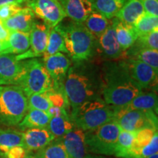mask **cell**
<instances>
[{
  "label": "cell",
  "mask_w": 158,
  "mask_h": 158,
  "mask_svg": "<svg viewBox=\"0 0 158 158\" xmlns=\"http://www.w3.org/2000/svg\"><path fill=\"white\" fill-rule=\"evenodd\" d=\"M64 90L72 109L88 100L102 98L100 67L90 60L72 63L65 78Z\"/></svg>",
  "instance_id": "6da1fadb"
},
{
  "label": "cell",
  "mask_w": 158,
  "mask_h": 158,
  "mask_svg": "<svg viewBox=\"0 0 158 158\" xmlns=\"http://www.w3.org/2000/svg\"><path fill=\"white\" fill-rule=\"evenodd\" d=\"M100 68L102 98L109 106H126L143 91L130 76L125 60L104 61Z\"/></svg>",
  "instance_id": "7a4b0ae2"
},
{
  "label": "cell",
  "mask_w": 158,
  "mask_h": 158,
  "mask_svg": "<svg viewBox=\"0 0 158 158\" xmlns=\"http://www.w3.org/2000/svg\"><path fill=\"white\" fill-rule=\"evenodd\" d=\"M54 29L62 35L67 54L73 62L90 60L96 52V38L83 23L68 21L56 26Z\"/></svg>",
  "instance_id": "3957f363"
},
{
  "label": "cell",
  "mask_w": 158,
  "mask_h": 158,
  "mask_svg": "<svg viewBox=\"0 0 158 158\" xmlns=\"http://www.w3.org/2000/svg\"><path fill=\"white\" fill-rule=\"evenodd\" d=\"M114 107L109 106L102 98L83 102L72 109L70 118L75 127L84 131L95 129L114 118Z\"/></svg>",
  "instance_id": "277c9868"
},
{
  "label": "cell",
  "mask_w": 158,
  "mask_h": 158,
  "mask_svg": "<svg viewBox=\"0 0 158 158\" xmlns=\"http://www.w3.org/2000/svg\"><path fill=\"white\" fill-rule=\"evenodd\" d=\"M27 110V97L22 89L14 85H0V126L18 127Z\"/></svg>",
  "instance_id": "5b68a950"
},
{
  "label": "cell",
  "mask_w": 158,
  "mask_h": 158,
  "mask_svg": "<svg viewBox=\"0 0 158 158\" xmlns=\"http://www.w3.org/2000/svg\"><path fill=\"white\" fill-rule=\"evenodd\" d=\"M121 127L112 119L95 129L85 132V142L89 153L114 156Z\"/></svg>",
  "instance_id": "8992f818"
},
{
  "label": "cell",
  "mask_w": 158,
  "mask_h": 158,
  "mask_svg": "<svg viewBox=\"0 0 158 158\" xmlns=\"http://www.w3.org/2000/svg\"><path fill=\"white\" fill-rule=\"evenodd\" d=\"M23 73L19 86L27 97L33 94H41L53 88V82L42 59L32 58L23 60Z\"/></svg>",
  "instance_id": "52a82bcc"
},
{
  "label": "cell",
  "mask_w": 158,
  "mask_h": 158,
  "mask_svg": "<svg viewBox=\"0 0 158 158\" xmlns=\"http://www.w3.org/2000/svg\"><path fill=\"white\" fill-rule=\"evenodd\" d=\"M114 119L122 130L130 132H136L146 127L157 129V114L151 110L130 109L126 106L114 107Z\"/></svg>",
  "instance_id": "ba28073f"
},
{
  "label": "cell",
  "mask_w": 158,
  "mask_h": 158,
  "mask_svg": "<svg viewBox=\"0 0 158 158\" xmlns=\"http://www.w3.org/2000/svg\"><path fill=\"white\" fill-rule=\"evenodd\" d=\"M27 5L35 16L51 29L54 28L67 17L59 0H30Z\"/></svg>",
  "instance_id": "9c48e42d"
},
{
  "label": "cell",
  "mask_w": 158,
  "mask_h": 158,
  "mask_svg": "<svg viewBox=\"0 0 158 158\" xmlns=\"http://www.w3.org/2000/svg\"><path fill=\"white\" fill-rule=\"evenodd\" d=\"M96 52L104 61L124 60L126 59V51L118 44L111 19L107 29L96 40Z\"/></svg>",
  "instance_id": "30bf717a"
},
{
  "label": "cell",
  "mask_w": 158,
  "mask_h": 158,
  "mask_svg": "<svg viewBox=\"0 0 158 158\" xmlns=\"http://www.w3.org/2000/svg\"><path fill=\"white\" fill-rule=\"evenodd\" d=\"M45 70L53 82V89L64 90V83L72 62L63 53H57L42 59Z\"/></svg>",
  "instance_id": "8fae6325"
},
{
  "label": "cell",
  "mask_w": 158,
  "mask_h": 158,
  "mask_svg": "<svg viewBox=\"0 0 158 158\" xmlns=\"http://www.w3.org/2000/svg\"><path fill=\"white\" fill-rule=\"evenodd\" d=\"M50 29L51 28H49L43 21H37L35 20L32 28L29 32L30 47L29 50L23 54L16 55L18 60L21 61L28 59L43 57L46 48Z\"/></svg>",
  "instance_id": "7c38bea8"
},
{
  "label": "cell",
  "mask_w": 158,
  "mask_h": 158,
  "mask_svg": "<svg viewBox=\"0 0 158 158\" xmlns=\"http://www.w3.org/2000/svg\"><path fill=\"white\" fill-rule=\"evenodd\" d=\"M128 70L133 80L143 89L155 92L157 89L158 72L143 62L137 59H126Z\"/></svg>",
  "instance_id": "4fadbf2b"
},
{
  "label": "cell",
  "mask_w": 158,
  "mask_h": 158,
  "mask_svg": "<svg viewBox=\"0 0 158 158\" xmlns=\"http://www.w3.org/2000/svg\"><path fill=\"white\" fill-rule=\"evenodd\" d=\"M23 73V60H18L16 55H0V85L19 86Z\"/></svg>",
  "instance_id": "5bb4252c"
},
{
  "label": "cell",
  "mask_w": 158,
  "mask_h": 158,
  "mask_svg": "<svg viewBox=\"0 0 158 158\" xmlns=\"http://www.w3.org/2000/svg\"><path fill=\"white\" fill-rule=\"evenodd\" d=\"M62 141L69 158H85L88 150L85 142V131L75 127L63 137Z\"/></svg>",
  "instance_id": "9a60e30c"
},
{
  "label": "cell",
  "mask_w": 158,
  "mask_h": 158,
  "mask_svg": "<svg viewBox=\"0 0 158 158\" xmlns=\"http://www.w3.org/2000/svg\"><path fill=\"white\" fill-rule=\"evenodd\" d=\"M22 134L23 147L29 152L42 149L56 138L47 128L27 129Z\"/></svg>",
  "instance_id": "2e32d148"
},
{
  "label": "cell",
  "mask_w": 158,
  "mask_h": 158,
  "mask_svg": "<svg viewBox=\"0 0 158 158\" xmlns=\"http://www.w3.org/2000/svg\"><path fill=\"white\" fill-rule=\"evenodd\" d=\"M66 16L77 23H84L94 10L90 0H59Z\"/></svg>",
  "instance_id": "e0dca14e"
},
{
  "label": "cell",
  "mask_w": 158,
  "mask_h": 158,
  "mask_svg": "<svg viewBox=\"0 0 158 158\" xmlns=\"http://www.w3.org/2000/svg\"><path fill=\"white\" fill-rule=\"evenodd\" d=\"M35 21V15L28 7H23L21 10L9 19L2 21L5 27L10 31L30 32Z\"/></svg>",
  "instance_id": "ac0fdd59"
},
{
  "label": "cell",
  "mask_w": 158,
  "mask_h": 158,
  "mask_svg": "<svg viewBox=\"0 0 158 158\" xmlns=\"http://www.w3.org/2000/svg\"><path fill=\"white\" fill-rule=\"evenodd\" d=\"M115 29L116 37L118 44L124 51L133 46L138 39V35L132 25L122 22L117 18L111 19Z\"/></svg>",
  "instance_id": "d6986e66"
},
{
  "label": "cell",
  "mask_w": 158,
  "mask_h": 158,
  "mask_svg": "<svg viewBox=\"0 0 158 158\" xmlns=\"http://www.w3.org/2000/svg\"><path fill=\"white\" fill-rule=\"evenodd\" d=\"M75 127L68 110L62 108L56 115L51 116L48 129L56 138H62Z\"/></svg>",
  "instance_id": "ffe728a7"
},
{
  "label": "cell",
  "mask_w": 158,
  "mask_h": 158,
  "mask_svg": "<svg viewBox=\"0 0 158 158\" xmlns=\"http://www.w3.org/2000/svg\"><path fill=\"white\" fill-rule=\"evenodd\" d=\"M51 118L50 114L45 111L28 109L18 127L23 131L32 128H48Z\"/></svg>",
  "instance_id": "44dd1931"
},
{
  "label": "cell",
  "mask_w": 158,
  "mask_h": 158,
  "mask_svg": "<svg viewBox=\"0 0 158 158\" xmlns=\"http://www.w3.org/2000/svg\"><path fill=\"white\" fill-rule=\"evenodd\" d=\"M6 43L5 54H21L29 50L30 47L29 33L10 31Z\"/></svg>",
  "instance_id": "7402d4cb"
},
{
  "label": "cell",
  "mask_w": 158,
  "mask_h": 158,
  "mask_svg": "<svg viewBox=\"0 0 158 158\" xmlns=\"http://www.w3.org/2000/svg\"><path fill=\"white\" fill-rule=\"evenodd\" d=\"M16 146L23 147L22 131L0 126V157L3 158L10 148Z\"/></svg>",
  "instance_id": "603a6c76"
},
{
  "label": "cell",
  "mask_w": 158,
  "mask_h": 158,
  "mask_svg": "<svg viewBox=\"0 0 158 158\" xmlns=\"http://www.w3.org/2000/svg\"><path fill=\"white\" fill-rule=\"evenodd\" d=\"M144 13L145 10L140 0H127L116 18L122 22L133 26Z\"/></svg>",
  "instance_id": "cb8c5ba5"
},
{
  "label": "cell",
  "mask_w": 158,
  "mask_h": 158,
  "mask_svg": "<svg viewBox=\"0 0 158 158\" xmlns=\"http://www.w3.org/2000/svg\"><path fill=\"white\" fill-rule=\"evenodd\" d=\"M124 106L130 109L141 110L144 111L151 110L157 114L158 98L157 92L152 91L143 92L142 91L141 93Z\"/></svg>",
  "instance_id": "d4e9b609"
},
{
  "label": "cell",
  "mask_w": 158,
  "mask_h": 158,
  "mask_svg": "<svg viewBox=\"0 0 158 158\" xmlns=\"http://www.w3.org/2000/svg\"><path fill=\"white\" fill-rule=\"evenodd\" d=\"M126 59L141 61L158 72V50L141 48L134 43L133 46L126 51Z\"/></svg>",
  "instance_id": "484cf974"
},
{
  "label": "cell",
  "mask_w": 158,
  "mask_h": 158,
  "mask_svg": "<svg viewBox=\"0 0 158 158\" xmlns=\"http://www.w3.org/2000/svg\"><path fill=\"white\" fill-rule=\"evenodd\" d=\"M29 158H69L60 138H56L48 145L35 152H29Z\"/></svg>",
  "instance_id": "4316f807"
},
{
  "label": "cell",
  "mask_w": 158,
  "mask_h": 158,
  "mask_svg": "<svg viewBox=\"0 0 158 158\" xmlns=\"http://www.w3.org/2000/svg\"><path fill=\"white\" fill-rule=\"evenodd\" d=\"M83 23L97 40L107 29L110 23V21L101 13L94 10L90 13Z\"/></svg>",
  "instance_id": "83f0119b"
},
{
  "label": "cell",
  "mask_w": 158,
  "mask_h": 158,
  "mask_svg": "<svg viewBox=\"0 0 158 158\" xmlns=\"http://www.w3.org/2000/svg\"><path fill=\"white\" fill-rule=\"evenodd\" d=\"M94 10L101 13L108 19L116 17L127 0H90Z\"/></svg>",
  "instance_id": "f1b7e54d"
},
{
  "label": "cell",
  "mask_w": 158,
  "mask_h": 158,
  "mask_svg": "<svg viewBox=\"0 0 158 158\" xmlns=\"http://www.w3.org/2000/svg\"><path fill=\"white\" fill-rule=\"evenodd\" d=\"M135 132L121 130L116 141L115 153H114V156L116 157H127L128 153L133 146L135 139Z\"/></svg>",
  "instance_id": "f546056e"
},
{
  "label": "cell",
  "mask_w": 158,
  "mask_h": 158,
  "mask_svg": "<svg viewBox=\"0 0 158 158\" xmlns=\"http://www.w3.org/2000/svg\"><path fill=\"white\" fill-rule=\"evenodd\" d=\"M57 53L67 54V50L65 48L64 41L62 35L54 28H51L49 31L46 48L43 58H45Z\"/></svg>",
  "instance_id": "4dcf8cb0"
},
{
  "label": "cell",
  "mask_w": 158,
  "mask_h": 158,
  "mask_svg": "<svg viewBox=\"0 0 158 158\" xmlns=\"http://www.w3.org/2000/svg\"><path fill=\"white\" fill-rule=\"evenodd\" d=\"M133 27L138 36H143L158 28V16L144 13Z\"/></svg>",
  "instance_id": "1f68e13d"
},
{
  "label": "cell",
  "mask_w": 158,
  "mask_h": 158,
  "mask_svg": "<svg viewBox=\"0 0 158 158\" xmlns=\"http://www.w3.org/2000/svg\"><path fill=\"white\" fill-rule=\"evenodd\" d=\"M28 109H35L43 110L48 113L52 104L45 93L33 94L27 97Z\"/></svg>",
  "instance_id": "d6a6232c"
},
{
  "label": "cell",
  "mask_w": 158,
  "mask_h": 158,
  "mask_svg": "<svg viewBox=\"0 0 158 158\" xmlns=\"http://www.w3.org/2000/svg\"><path fill=\"white\" fill-rule=\"evenodd\" d=\"M157 133V129L146 127L137 130L135 133L133 144L136 147L142 148L150 143L154 136Z\"/></svg>",
  "instance_id": "836d02e7"
},
{
  "label": "cell",
  "mask_w": 158,
  "mask_h": 158,
  "mask_svg": "<svg viewBox=\"0 0 158 158\" xmlns=\"http://www.w3.org/2000/svg\"><path fill=\"white\" fill-rule=\"evenodd\" d=\"M45 93L54 107L63 108L67 110L70 107L68 99L65 95L64 90H56L52 88Z\"/></svg>",
  "instance_id": "e575fe53"
},
{
  "label": "cell",
  "mask_w": 158,
  "mask_h": 158,
  "mask_svg": "<svg viewBox=\"0 0 158 158\" xmlns=\"http://www.w3.org/2000/svg\"><path fill=\"white\" fill-rule=\"evenodd\" d=\"M135 44L141 48L158 50V29L143 36L138 37Z\"/></svg>",
  "instance_id": "d590c367"
},
{
  "label": "cell",
  "mask_w": 158,
  "mask_h": 158,
  "mask_svg": "<svg viewBox=\"0 0 158 158\" xmlns=\"http://www.w3.org/2000/svg\"><path fill=\"white\" fill-rule=\"evenodd\" d=\"M23 8L22 4L11 3L0 7V21L9 19Z\"/></svg>",
  "instance_id": "8d00e7d4"
},
{
  "label": "cell",
  "mask_w": 158,
  "mask_h": 158,
  "mask_svg": "<svg viewBox=\"0 0 158 158\" xmlns=\"http://www.w3.org/2000/svg\"><path fill=\"white\" fill-rule=\"evenodd\" d=\"M29 152L23 147L16 146L10 148L3 158H29Z\"/></svg>",
  "instance_id": "74e56055"
},
{
  "label": "cell",
  "mask_w": 158,
  "mask_h": 158,
  "mask_svg": "<svg viewBox=\"0 0 158 158\" xmlns=\"http://www.w3.org/2000/svg\"><path fill=\"white\" fill-rule=\"evenodd\" d=\"M145 13L158 16V0H140Z\"/></svg>",
  "instance_id": "f35d334b"
},
{
  "label": "cell",
  "mask_w": 158,
  "mask_h": 158,
  "mask_svg": "<svg viewBox=\"0 0 158 158\" xmlns=\"http://www.w3.org/2000/svg\"><path fill=\"white\" fill-rule=\"evenodd\" d=\"M10 32V31L4 26L2 21H0V41L3 43L7 42L9 38Z\"/></svg>",
  "instance_id": "ab89813d"
},
{
  "label": "cell",
  "mask_w": 158,
  "mask_h": 158,
  "mask_svg": "<svg viewBox=\"0 0 158 158\" xmlns=\"http://www.w3.org/2000/svg\"><path fill=\"white\" fill-rule=\"evenodd\" d=\"M85 158H114L111 156H106L101 155H95V154L89 153L85 157Z\"/></svg>",
  "instance_id": "60d3db41"
},
{
  "label": "cell",
  "mask_w": 158,
  "mask_h": 158,
  "mask_svg": "<svg viewBox=\"0 0 158 158\" xmlns=\"http://www.w3.org/2000/svg\"><path fill=\"white\" fill-rule=\"evenodd\" d=\"M11 3H17V4H22L19 0H0V7L2 6L7 5V4Z\"/></svg>",
  "instance_id": "b9f144b4"
},
{
  "label": "cell",
  "mask_w": 158,
  "mask_h": 158,
  "mask_svg": "<svg viewBox=\"0 0 158 158\" xmlns=\"http://www.w3.org/2000/svg\"><path fill=\"white\" fill-rule=\"evenodd\" d=\"M6 50V43L0 41V55L5 54Z\"/></svg>",
  "instance_id": "7bdbcfd3"
},
{
  "label": "cell",
  "mask_w": 158,
  "mask_h": 158,
  "mask_svg": "<svg viewBox=\"0 0 158 158\" xmlns=\"http://www.w3.org/2000/svg\"><path fill=\"white\" fill-rule=\"evenodd\" d=\"M145 158H158V153H155L152 155H150L149 157H147Z\"/></svg>",
  "instance_id": "ee69618b"
},
{
  "label": "cell",
  "mask_w": 158,
  "mask_h": 158,
  "mask_svg": "<svg viewBox=\"0 0 158 158\" xmlns=\"http://www.w3.org/2000/svg\"><path fill=\"white\" fill-rule=\"evenodd\" d=\"M20 2H21V3H23V2H29V1H30V0H19Z\"/></svg>",
  "instance_id": "f6af8a7d"
},
{
  "label": "cell",
  "mask_w": 158,
  "mask_h": 158,
  "mask_svg": "<svg viewBox=\"0 0 158 158\" xmlns=\"http://www.w3.org/2000/svg\"><path fill=\"white\" fill-rule=\"evenodd\" d=\"M0 158H2V157H0Z\"/></svg>",
  "instance_id": "bcb514c9"
}]
</instances>
